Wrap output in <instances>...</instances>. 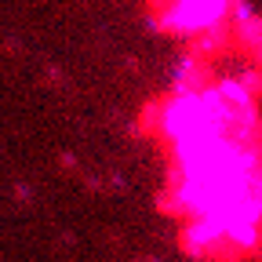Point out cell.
<instances>
[{
  "label": "cell",
  "mask_w": 262,
  "mask_h": 262,
  "mask_svg": "<svg viewBox=\"0 0 262 262\" xmlns=\"http://www.w3.org/2000/svg\"><path fill=\"white\" fill-rule=\"evenodd\" d=\"M244 0H149L146 11L149 22L168 33V37H182V40H196L204 33L226 26L237 15V8Z\"/></svg>",
  "instance_id": "cell-1"
}]
</instances>
